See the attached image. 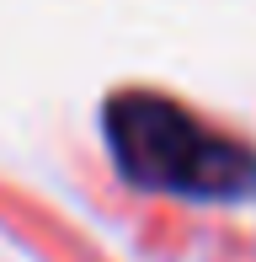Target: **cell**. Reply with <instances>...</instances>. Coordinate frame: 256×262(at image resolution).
Returning <instances> with one entry per match:
<instances>
[{"mask_svg": "<svg viewBox=\"0 0 256 262\" xmlns=\"http://www.w3.org/2000/svg\"><path fill=\"white\" fill-rule=\"evenodd\" d=\"M107 145L128 182L187 204L256 198V150L208 128L187 107L155 91H123L107 102Z\"/></svg>", "mask_w": 256, "mask_h": 262, "instance_id": "1", "label": "cell"}]
</instances>
